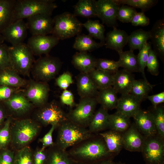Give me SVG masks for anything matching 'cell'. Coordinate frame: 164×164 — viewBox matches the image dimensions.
<instances>
[{
    "label": "cell",
    "mask_w": 164,
    "mask_h": 164,
    "mask_svg": "<svg viewBox=\"0 0 164 164\" xmlns=\"http://www.w3.org/2000/svg\"><path fill=\"white\" fill-rule=\"evenodd\" d=\"M67 152L75 162L88 164L112 159L113 156L103 138L98 134L71 147Z\"/></svg>",
    "instance_id": "cell-1"
},
{
    "label": "cell",
    "mask_w": 164,
    "mask_h": 164,
    "mask_svg": "<svg viewBox=\"0 0 164 164\" xmlns=\"http://www.w3.org/2000/svg\"><path fill=\"white\" fill-rule=\"evenodd\" d=\"M157 56L152 48L151 49L149 52L146 67L148 71L155 76L158 75L159 73V63Z\"/></svg>",
    "instance_id": "cell-46"
},
{
    "label": "cell",
    "mask_w": 164,
    "mask_h": 164,
    "mask_svg": "<svg viewBox=\"0 0 164 164\" xmlns=\"http://www.w3.org/2000/svg\"><path fill=\"white\" fill-rule=\"evenodd\" d=\"M96 59L87 52H77L72 60L74 67L80 73H89L96 69Z\"/></svg>",
    "instance_id": "cell-24"
},
{
    "label": "cell",
    "mask_w": 164,
    "mask_h": 164,
    "mask_svg": "<svg viewBox=\"0 0 164 164\" xmlns=\"http://www.w3.org/2000/svg\"><path fill=\"white\" fill-rule=\"evenodd\" d=\"M104 45L101 43H97L89 35L85 34L77 36L73 47L80 52L91 51Z\"/></svg>",
    "instance_id": "cell-32"
},
{
    "label": "cell",
    "mask_w": 164,
    "mask_h": 164,
    "mask_svg": "<svg viewBox=\"0 0 164 164\" xmlns=\"http://www.w3.org/2000/svg\"><path fill=\"white\" fill-rule=\"evenodd\" d=\"M115 163L112 160V159H108L104 160L93 164H115Z\"/></svg>",
    "instance_id": "cell-57"
},
{
    "label": "cell",
    "mask_w": 164,
    "mask_h": 164,
    "mask_svg": "<svg viewBox=\"0 0 164 164\" xmlns=\"http://www.w3.org/2000/svg\"><path fill=\"white\" fill-rule=\"evenodd\" d=\"M28 29L26 23L23 19H20L11 23L1 34L5 41L15 46L23 43L27 37Z\"/></svg>",
    "instance_id": "cell-14"
},
{
    "label": "cell",
    "mask_w": 164,
    "mask_h": 164,
    "mask_svg": "<svg viewBox=\"0 0 164 164\" xmlns=\"http://www.w3.org/2000/svg\"><path fill=\"white\" fill-rule=\"evenodd\" d=\"M120 67L118 61L105 59H96V69L114 74Z\"/></svg>",
    "instance_id": "cell-43"
},
{
    "label": "cell",
    "mask_w": 164,
    "mask_h": 164,
    "mask_svg": "<svg viewBox=\"0 0 164 164\" xmlns=\"http://www.w3.org/2000/svg\"><path fill=\"white\" fill-rule=\"evenodd\" d=\"M76 79L77 92L80 98L96 97L99 90L88 73H80Z\"/></svg>",
    "instance_id": "cell-22"
},
{
    "label": "cell",
    "mask_w": 164,
    "mask_h": 164,
    "mask_svg": "<svg viewBox=\"0 0 164 164\" xmlns=\"http://www.w3.org/2000/svg\"><path fill=\"white\" fill-rule=\"evenodd\" d=\"M115 2L119 6L126 5L134 8L141 9L142 12L148 10L157 3V0H114Z\"/></svg>",
    "instance_id": "cell-40"
},
{
    "label": "cell",
    "mask_w": 164,
    "mask_h": 164,
    "mask_svg": "<svg viewBox=\"0 0 164 164\" xmlns=\"http://www.w3.org/2000/svg\"><path fill=\"white\" fill-rule=\"evenodd\" d=\"M59 39L53 35L32 36L28 40L27 45L33 55H48L52 49L56 45Z\"/></svg>",
    "instance_id": "cell-13"
},
{
    "label": "cell",
    "mask_w": 164,
    "mask_h": 164,
    "mask_svg": "<svg viewBox=\"0 0 164 164\" xmlns=\"http://www.w3.org/2000/svg\"><path fill=\"white\" fill-rule=\"evenodd\" d=\"M33 152L28 146L17 150L15 153L14 164H33Z\"/></svg>",
    "instance_id": "cell-41"
},
{
    "label": "cell",
    "mask_w": 164,
    "mask_h": 164,
    "mask_svg": "<svg viewBox=\"0 0 164 164\" xmlns=\"http://www.w3.org/2000/svg\"><path fill=\"white\" fill-rule=\"evenodd\" d=\"M141 102L130 94L121 95L118 98L117 112L129 118L133 117L141 109Z\"/></svg>",
    "instance_id": "cell-20"
},
{
    "label": "cell",
    "mask_w": 164,
    "mask_h": 164,
    "mask_svg": "<svg viewBox=\"0 0 164 164\" xmlns=\"http://www.w3.org/2000/svg\"><path fill=\"white\" fill-rule=\"evenodd\" d=\"M118 93L112 87L99 90L96 97L98 104L108 110L116 109L118 98Z\"/></svg>",
    "instance_id": "cell-26"
},
{
    "label": "cell",
    "mask_w": 164,
    "mask_h": 164,
    "mask_svg": "<svg viewBox=\"0 0 164 164\" xmlns=\"http://www.w3.org/2000/svg\"><path fill=\"white\" fill-rule=\"evenodd\" d=\"M9 47L3 43L0 44V71L11 68Z\"/></svg>",
    "instance_id": "cell-47"
},
{
    "label": "cell",
    "mask_w": 164,
    "mask_h": 164,
    "mask_svg": "<svg viewBox=\"0 0 164 164\" xmlns=\"http://www.w3.org/2000/svg\"><path fill=\"white\" fill-rule=\"evenodd\" d=\"M6 104L12 111L18 114H23L28 111L32 104L28 100L21 94L13 95L6 100Z\"/></svg>",
    "instance_id": "cell-29"
},
{
    "label": "cell",
    "mask_w": 164,
    "mask_h": 164,
    "mask_svg": "<svg viewBox=\"0 0 164 164\" xmlns=\"http://www.w3.org/2000/svg\"><path fill=\"white\" fill-rule=\"evenodd\" d=\"M115 164H125L124 163H122L120 162H118L115 163Z\"/></svg>",
    "instance_id": "cell-60"
},
{
    "label": "cell",
    "mask_w": 164,
    "mask_h": 164,
    "mask_svg": "<svg viewBox=\"0 0 164 164\" xmlns=\"http://www.w3.org/2000/svg\"><path fill=\"white\" fill-rule=\"evenodd\" d=\"M98 134L103 138L109 152L112 155L118 153L123 148L121 133L110 130Z\"/></svg>",
    "instance_id": "cell-25"
},
{
    "label": "cell",
    "mask_w": 164,
    "mask_h": 164,
    "mask_svg": "<svg viewBox=\"0 0 164 164\" xmlns=\"http://www.w3.org/2000/svg\"><path fill=\"white\" fill-rule=\"evenodd\" d=\"M16 0H0V34L12 23Z\"/></svg>",
    "instance_id": "cell-28"
},
{
    "label": "cell",
    "mask_w": 164,
    "mask_h": 164,
    "mask_svg": "<svg viewBox=\"0 0 164 164\" xmlns=\"http://www.w3.org/2000/svg\"><path fill=\"white\" fill-rule=\"evenodd\" d=\"M152 48L150 42H147L139 50L137 55L138 61L140 72L141 73L144 79L147 80L145 73V69L146 67L149 50Z\"/></svg>",
    "instance_id": "cell-44"
},
{
    "label": "cell",
    "mask_w": 164,
    "mask_h": 164,
    "mask_svg": "<svg viewBox=\"0 0 164 164\" xmlns=\"http://www.w3.org/2000/svg\"><path fill=\"white\" fill-rule=\"evenodd\" d=\"M97 104L96 97L80 98L75 108L67 113L68 119L78 125L87 128Z\"/></svg>",
    "instance_id": "cell-7"
},
{
    "label": "cell",
    "mask_w": 164,
    "mask_h": 164,
    "mask_svg": "<svg viewBox=\"0 0 164 164\" xmlns=\"http://www.w3.org/2000/svg\"><path fill=\"white\" fill-rule=\"evenodd\" d=\"M153 85L150 84L147 80L141 79L134 80L129 94L141 102L147 98L148 94L152 89Z\"/></svg>",
    "instance_id": "cell-37"
},
{
    "label": "cell",
    "mask_w": 164,
    "mask_h": 164,
    "mask_svg": "<svg viewBox=\"0 0 164 164\" xmlns=\"http://www.w3.org/2000/svg\"><path fill=\"white\" fill-rule=\"evenodd\" d=\"M82 25L87 30L89 35L92 37L99 39L100 43L105 45V27L98 20L88 19Z\"/></svg>",
    "instance_id": "cell-38"
},
{
    "label": "cell",
    "mask_w": 164,
    "mask_h": 164,
    "mask_svg": "<svg viewBox=\"0 0 164 164\" xmlns=\"http://www.w3.org/2000/svg\"><path fill=\"white\" fill-rule=\"evenodd\" d=\"M153 118L158 134L164 138V108L158 106L149 111Z\"/></svg>",
    "instance_id": "cell-39"
},
{
    "label": "cell",
    "mask_w": 164,
    "mask_h": 164,
    "mask_svg": "<svg viewBox=\"0 0 164 164\" xmlns=\"http://www.w3.org/2000/svg\"><path fill=\"white\" fill-rule=\"evenodd\" d=\"M11 68L0 71V85L7 86L21 87L26 84V81Z\"/></svg>",
    "instance_id": "cell-34"
},
{
    "label": "cell",
    "mask_w": 164,
    "mask_h": 164,
    "mask_svg": "<svg viewBox=\"0 0 164 164\" xmlns=\"http://www.w3.org/2000/svg\"><path fill=\"white\" fill-rule=\"evenodd\" d=\"M40 127L39 123L30 119L15 121L10 127L12 146L17 150L27 146L37 135Z\"/></svg>",
    "instance_id": "cell-4"
},
{
    "label": "cell",
    "mask_w": 164,
    "mask_h": 164,
    "mask_svg": "<svg viewBox=\"0 0 164 164\" xmlns=\"http://www.w3.org/2000/svg\"><path fill=\"white\" fill-rule=\"evenodd\" d=\"M55 144L64 150L85 140L94 134L87 128L78 125L67 120L58 128Z\"/></svg>",
    "instance_id": "cell-2"
},
{
    "label": "cell",
    "mask_w": 164,
    "mask_h": 164,
    "mask_svg": "<svg viewBox=\"0 0 164 164\" xmlns=\"http://www.w3.org/2000/svg\"><path fill=\"white\" fill-rule=\"evenodd\" d=\"M6 117V114L4 110L0 105V128L4 124Z\"/></svg>",
    "instance_id": "cell-56"
},
{
    "label": "cell",
    "mask_w": 164,
    "mask_h": 164,
    "mask_svg": "<svg viewBox=\"0 0 164 164\" xmlns=\"http://www.w3.org/2000/svg\"><path fill=\"white\" fill-rule=\"evenodd\" d=\"M128 36L124 30L113 28V30L107 34L105 42L106 48L115 50L118 53L122 52L127 44Z\"/></svg>",
    "instance_id": "cell-21"
},
{
    "label": "cell",
    "mask_w": 164,
    "mask_h": 164,
    "mask_svg": "<svg viewBox=\"0 0 164 164\" xmlns=\"http://www.w3.org/2000/svg\"><path fill=\"white\" fill-rule=\"evenodd\" d=\"M11 68L18 73L27 74L34 62L33 54L27 44L9 46Z\"/></svg>",
    "instance_id": "cell-6"
},
{
    "label": "cell",
    "mask_w": 164,
    "mask_h": 164,
    "mask_svg": "<svg viewBox=\"0 0 164 164\" xmlns=\"http://www.w3.org/2000/svg\"><path fill=\"white\" fill-rule=\"evenodd\" d=\"M108 111L101 106L95 111L87 128L90 132L97 134L108 128L109 114Z\"/></svg>",
    "instance_id": "cell-23"
},
{
    "label": "cell",
    "mask_w": 164,
    "mask_h": 164,
    "mask_svg": "<svg viewBox=\"0 0 164 164\" xmlns=\"http://www.w3.org/2000/svg\"><path fill=\"white\" fill-rule=\"evenodd\" d=\"M49 90L46 83L34 82L29 85L25 94L29 101L42 106L47 103Z\"/></svg>",
    "instance_id": "cell-17"
},
{
    "label": "cell",
    "mask_w": 164,
    "mask_h": 164,
    "mask_svg": "<svg viewBox=\"0 0 164 164\" xmlns=\"http://www.w3.org/2000/svg\"><path fill=\"white\" fill-rule=\"evenodd\" d=\"M120 6L114 0H98L96 2L97 17L107 26L117 28V14Z\"/></svg>",
    "instance_id": "cell-12"
},
{
    "label": "cell",
    "mask_w": 164,
    "mask_h": 164,
    "mask_svg": "<svg viewBox=\"0 0 164 164\" xmlns=\"http://www.w3.org/2000/svg\"><path fill=\"white\" fill-rule=\"evenodd\" d=\"M151 46L153 50L163 59L164 56V20H157L149 31Z\"/></svg>",
    "instance_id": "cell-19"
},
{
    "label": "cell",
    "mask_w": 164,
    "mask_h": 164,
    "mask_svg": "<svg viewBox=\"0 0 164 164\" xmlns=\"http://www.w3.org/2000/svg\"><path fill=\"white\" fill-rule=\"evenodd\" d=\"M135 124L141 133L145 137L157 134L153 118L149 111L141 109L133 117Z\"/></svg>",
    "instance_id": "cell-15"
},
{
    "label": "cell",
    "mask_w": 164,
    "mask_h": 164,
    "mask_svg": "<svg viewBox=\"0 0 164 164\" xmlns=\"http://www.w3.org/2000/svg\"><path fill=\"white\" fill-rule=\"evenodd\" d=\"M73 82L72 76L68 71L64 72L56 79L57 85L63 90L67 89Z\"/></svg>",
    "instance_id": "cell-48"
},
{
    "label": "cell",
    "mask_w": 164,
    "mask_h": 164,
    "mask_svg": "<svg viewBox=\"0 0 164 164\" xmlns=\"http://www.w3.org/2000/svg\"><path fill=\"white\" fill-rule=\"evenodd\" d=\"M135 80L132 73L123 69L118 70L113 74L112 87L121 95L129 94Z\"/></svg>",
    "instance_id": "cell-18"
},
{
    "label": "cell",
    "mask_w": 164,
    "mask_h": 164,
    "mask_svg": "<svg viewBox=\"0 0 164 164\" xmlns=\"http://www.w3.org/2000/svg\"><path fill=\"white\" fill-rule=\"evenodd\" d=\"M47 156L45 164H75L67 151L61 149L55 144L46 149Z\"/></svg>",
    "instance_id": "cell-27"
},
{
    "label": "cell",
    "mask_w": 164,
    "mask_h": 164,
    "mask_svg": "<svg viewBox=\"0 0 164 164\" xmlns=\"http://www.w3.org/2000/svg\"><path fill=\"white\" fill-rule=\"evenodd\" d=\"M15 152L8 149L0 150V164H14Z\"/></svg>",
    "instance_id": "cell-50"
},
{
    "label": "cell",
    "mask_w": 164,
    "mask_h": 164,
    "mask_svg": "<svg viewBox=\"0 0 164 164\" xmlns=\"http://www.w3.org/2000/svg\"><path fill=\"white\" fill-rule=\"evenodd\" d=\"M141 152L146 164H164V138L158 134L145 137Z\"/></svg>",
    "instance_id": "cell-10"
},
{
    "label": "cell",
    "mask_w": 164,
    "mask_h": 164,
    "mask_svg": "<svg viewBox=\"0 0 164 164\" xmlns=\"http://www.w3.org/2000/svg\"><path fill=\"white\" fill-rule=\"evenodd\" d=\"M88 73L98 90L112 87L113 74L96 69Z\"/></svg>",
    "instance_id": "cell-36"
},
{
    "label": "cell",
    "mask_w": 164,
    "mask_h": 164,
    "mask_svg": "<svg viewBox=\"0 0 164 164\" xmlns=\"http://www.w3.org/2000/svg\"><path fill=\"white\" fill-rule=\"evenodd\" d=\"M62 64L58 58L47 55L40 57L35 62L32 68L36 78L46 83L55 77L59 72Z\"/></svg>",
    "instance_id": "cell-8"
},
{
    "label": "cell",
    "mask_w": 164,
    "mask_h": 164,
    "mask_svg": "<svg viewBox=\"0 0 164 164\" xmlns=\"http://www.w3.org/2000/svg\"><path fill=\"white\" fill-rule=\"evenodd\" d=\"M56 128L54 126H51L49 131L43 137L39 139V141L42 144V148L45 149L47 148L53 146L55 145L53 141V134Z\"/></svg>",
    "instance_id": "cell-52"
},
{
    "label": "cell",
    "mask_w": 164,
    "mask_h": 164,
    "mask_svg": "<svg viewBox=\"0 0 164 164\" xmlns=\"http://www.w3.org/2000/svg\"><path fill=\"white\" fill-rule=\"evenodd\" d=\"M11 118L10 117H8L0 128V150L7 148L11 143Z\"/></svg>",
    "instance_id": "cell-42"
},
{
    "label": "cell",
    "mask_w": 164,
    "mask_h": 164,
    "mask_svg": "<svg viewBox=\"0 0 164 164\" xmlns=\"http://www.w3.org/2000/svg\"><path fill=\"white\" fill-rule=\"evenodd\" d=\"M147 98L151 102L153 107H156L164 102V92L162 91L152 95H148Z\"/></svg>",
    "instance_id": "cell-54"
},
{
    "label": "cell",
    "mask_w": 164,
    "mask_h": 164,
    "mask_svg": "<svg viewBox=\"0 0 164 164\" xmlns=\"http://www.w3.org/2000/svg\"><path fill=\"white\" fill-rule=\"evenodd\" d=\"M38 122L45 126L50 125L57 128L68 120L66 113L55 101L46 103L41 106L36 115Z\"/></svg>",
    "instance_id": "cell-9"
},
{
    "label": "cell",
    "mask_w": 164,
    "mask_h": 164,
    "mask_svg": "<svg viewBox=\"0 0 164 164\" xmlns=\"http://www.w3.org/2000/svg\"><path fill=\"white\" fill-rule=\"evenodd\" d=\"M54 25L52 35L63 40L80 34L82 23L73 14L64 12L54 18Z\"/></svg>",
    "instance_id": "cell-5"
},
{
    "label": "cell",
    "mask_w": 164,
    "mask_h": 164,
    "mask_svg": "<svg viewBox=\"0 0 164 164\" xmlns=\"http://www.w3.org/2000/svg\"><path fill=\"white\" fill-rule=\"evenodd\" d=\"M46 149L41 148H37L33 152V164H45L47 158Z\"/></svg>",
    "instance_id": "cell-51"
},
{
    "label": "cell",
    "mask_w": 164,
    "mask_h": 164,
    "mask_svg": "<svg viewBox=\"0 0 164 164\" xmlns=\"http://www.w3.org/2000/svg\"><path fill=\"white\" fill-rule=\"evenodd\" d=\"M145 138L134 124L123 134V147L131 152H141Z\"/></svg>",
    "instance_id": "cell-16"
},
{
    "label": "cell",
    "mask_w": 164,
    "mask_h": 164,
    "mask_svg": "<svg viewBox=\"0 0 164 164\" xmlns=\"http://www.w3.org/2000/svg\"><path fill=\"white\" fill-rule=\"evenodd\" d=\"M4 41L5 40L2 34H0V44L3 43Z\"/></svg>",
    "instance_id": "cell-58"
},
{
    "label": "cell",
    "mask_w": 164,
    "mask_h": 164,
    "mask_svg": "<svg viewBox=\"0 0 164 164\" xmlns=\"http://www.w3.org/2000/svg\"><path fill=\"white\" fill-rule=\"evenodd\" d=\"M75 164H88L84 163L76 162Z\"/></svg>",
    "instance_id": "cell-59"
},
{
    "label": "cell",
    "mask_w": 164,
    "mask_h": 164,
    "mask_svg": "<svg viewBox=\"0 0 164 164\" xmlns=\"http://www.w3.org/2000/svg\"><path fill=\"white\" fill-rule=\"evenodd\" d=\"M130 125V118L117 111L109 114L108 128L110 130L122 133L126 131Z\"/></svg>",
    "instance_id": "cell-35"
},
{
    "label": "cell",
    "mask_w": 164,
    "mask_h": 164,
    "mask_svg": "<svg viewBox=\"0 0 164 164\" xmlns=\"http://www.w3.org/2000/svg\"><path fill=\"white\" fill-rule=\"evenodd\" d=\"M14 92L13 89L10 87L0 86V101L7 100L13 95Z\"/></svg>",
    "instance_id": "cell-55"
},
{
    "label": "cell",
    "mask_w": 164,
    "mask_h": 164,
    "mask_svg": "<svg viewBox=\"0 0 164 164\" xmlns=\"http://www.w3.org/2000/svg\"><path fill=\"white\" fill-rule=\"evenodd\" d=\"M137 12L135 9L126 5H120L117 14V19L123 23L130 22Z\"/></svg>",
    "instance_id": "cell-45"
},
{
    "label": "cell",
    "mask_w": 164,
    "mask_h": 164,
    "mask_svg": "<svg viewBox=\"0 0 164 164\" xmlns=\"http://www.w3.org/2000/svg\"><path fill=\"white\" fill-rule=\"evenodd\" d=\"M96 2L95 0H80L74 6L73 14L90 18L97 17Z\"/></svg>",
    "instance_id": "cell-30"
},
{
    "label": "cell",
    "mask_w": 164,
    "mask_h": 164,
    "mask_svg": "<svg viewBox=\"0 0 164 164\" xmlns=\"http://www.w3.org/2000/svg\"><path fill=\"white\" fill-rule=\"evenodd\" d=\"M150 38L149 31L140 29L133 31L128 35V39L127 44L130 50H139Z\"/></svg>",
    "instance_id": "cell-33"
},
{
    "label": "cell",
    "mask_w": 164,
    "mask_h": 164,
    "mask_svg": "<svg viewBox=\"0 0 164 164\" xmlns=\"http://www.w3.org/2000/svg\"><path fill=\"white\" fill-rule=\"evenodd\" d=\"M60 100L63 104L69 106L71 108L77 104L74 102L73 94L71 91L67 89L64 90L62 92L60 96Z\"/></svg>",
    "instance_id": "cell-53"
},
{
    "label": "cell",
    "mask_w": 164,
    "mask_h": 164,
    "mask_svg": "<svg viewBox=\"0 0 164 164\" xmlns=\"http://www.w3.org/2000/svg\"><path fill=\"white\" fill-rule=\"evenodd\" d=\"M53 0H16L12 23L39 14L52 15L57 6Z\"/></svg>",
    "instance_id": "cell-3"
},
{
    "label": "cell",
    "mask_w": 164,
    "mask_h": 164,
    "mask_svg": "<svg viewBox=\"0 0 164 164\" xmlns=\"http://www.w3.org/2000/svg\"><path fill=\"white\" fill-rule=\"evenodd\" d=\"M119 59L118 61L120 67L132 73L140 72L137 55L133 51L129 50L118 53Z\"/></svg>",
    "instance_id": "cell-31"
},
{
    "label": "cell",
    "mask_w": 164,
    "mask_h": 164,
    "mask_svg": "<svg viewBox=\"0 0 164 164\" xmlns=\"http://www.w3.org/2000/svg\"><path fill=\"white\" fill-rule=\"evenodd\" d=\"M27 19V27L32 36L52 34L54 20L51 15L39 14L29 17Z\"/></svg>",
    "instance_id": "cell-11"
},
{
    "label": "cell",
    "mask_w": 164,
    "mask_h": 164,
    "mask_svg": "<svg viewBox=\"0 0 164 164\" xmlns=\"http://www.w3.org/2000/svg\"><path fill=\"white\" fill-rule=\"evenodd\" d=\"M130 23L134 26H145L149 24L150 20L144 12H137L132 18Z\"/></svg>",
    "instance_id": "cell-49"
}]
</instances>
